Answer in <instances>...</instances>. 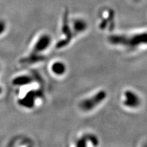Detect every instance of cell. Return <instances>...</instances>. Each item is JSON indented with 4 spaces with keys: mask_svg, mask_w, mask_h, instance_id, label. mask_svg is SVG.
I'll return each instance as SVG.
<instances>
[{
    "mask_svg": "<svg viewBox=\"0 0 147 147\" xmlns=\"http://www.w3.org/2000/svg\"><path fill=\"white\" fill-rule=\"evenodd\" d=\"M112 45L134 50L140 46L147 45V32L136 33L132 35H112L109 38Z\"/></svg>",
    "mask_w": 147,
    "mask_h": 147,
    "instance_id": "1",
    "label": "cell"
},
{
    "mask_svg": "<svg viewBox=\"0 0 147 147\" xmlns=\"http://www.w3.org/2000/svg\"><path fill=\"white\" fill-rule=\"evenodd\" d=\"M107 97V92L99 90L88 98L82 100L79 104L80 109L85 112H91L102 104Z\"/></svg>",
    "mask_w": 147,
    "mask_h": 147,
    "instance_id": "2",
    "label": "cell"
},
{
    "mask_svg": "<svg viewBox=\"0 0 147 147\" xmlns=\"http://www.w3.org/2000/svg\"><path fill=\"white\" fill-rule=\"evenodd\" d=\"M121 102L124 107L129 109H136L140 107L142 99L139 94L136 91L126 90L123 92L121 96Z\"/></svg>",
    "mask_w": 147,
    "mask_h": 147,
    "instance_id": "3",
    "label": "cell"
},
{
    "mask_svg": "<svg viewBox=\"0 0 147 147\" xmlns=\"http://www.w3.org/2000/svg\"><path fill=\"white\" fill-rule=\"evenodd\" d=\"M71 29L74 31L73 34H80L88 28L87 22L81 17H76L69 24Z\"/></svg>",
    "mask_w": 147,
    "mask_h": 147,
    "instance_id": "4",
    "label": "cell"
},
{
    "mask_svg": "<svg viewBox=\"0 0 147 147\" xmlns=\"http://www.w3.org/2000/svg\"><path fill=\"white\" fill-rule=\"evenodd\" d=\"M77 146H97L99 144L98 137L92 134H84L77 140Z\"/></svg>",
    "mask_w": 147,
    "mask_h": 147,
    "instance_id": "5",
    "label": "cell"
},
{
    "mask_svg": "<svg viewBox=\"0 0 147 147\" xmlns=\"http://www.w3.org/2000/svg\"><path fill=\"white\" fill-rule=\"evenodd\" d=\"M51 69L54 74L61 76L64 75V74L66 73L67 71V67L65 63L58 61L53 63Z\"/></svg>",
    "mask_w": 147,
    "mask_h": 147,
    "instance_id": "6",
    "label": "cell"
},
{
    "mask_svg": "<svg viewBox=\"0 0 147 147\" xmlns=\"http://www.w3.org/2000/svg\"><path fill=\"white\" fill-rule=\"evenodd\" d=\"M50 43V37H49V36L45 35L41 37L40 39L38 40V42L36 44L35 50L38 52L42 51V50H45L48 47Z\"/></svg>",
    "mask_w": 147,
    "mask_h": 147,
    "instance_id": "7",
    "label": "cell"
},
{
    "mask_svg": "<svg viewBox=\"0 0 147 147\" xmlns=\"http://www.w3.org/2000/svg\"><path fill=\"white\" fill-rule=\"evenodd\" d=\"M4 28H5V25H4V23L3 21L0 20V33H2L4 31Z\"/></svg>",
    "mask_w": 147,
    "mask_h": 147,
    "instance_id": "8",
    "label": "cell"
}]
</instances>
